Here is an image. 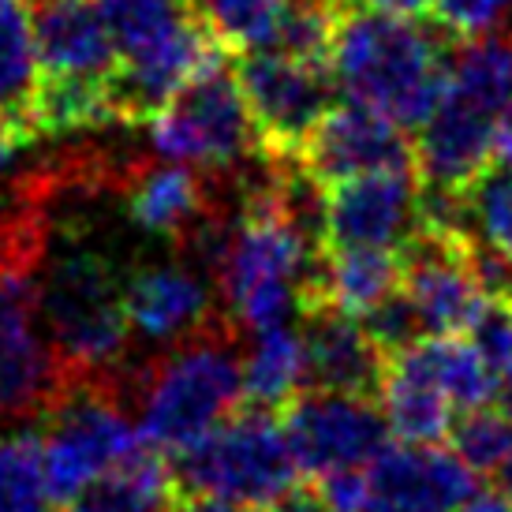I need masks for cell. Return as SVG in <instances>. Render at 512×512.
Returning a JSON list of instances; mask_svg holds the SVG:
<instances>
[{
    "label": "cell",
    "instance_id": "cell-23",
    "mask_svg": "<svg viewBox=\"0 0 512 512\" xmlns=\"http://www.w3.org/2000/svg\"><path fill=\"white\" fill-rule=\"evenodd\" d=\"M378 408L385 415V427L397 441L415 445H438L456 427V404L438 385H430L423 374L404 367L400 359L385 356L382 382H378Z\"/></svg>",
    "mask_w": 512,
    "mask_h": 512
},
{
    "label": "cell",
    "instance_id": "cell-15",
    "mask_svg": "<svg viewBox=\"0 0 512 512\" xmlns=\"http://www.w3.org/2000/svg\"><path fill=\"white\" fill-rule=\"evenodd\" d=\"M498 124L501 113L464 94L441 90L434 113L415 128V172L423 187L468 195L494 165Z\"/></svg>",
    "mask_w": 512,
    "mask_h": 512
},
{
    "label": "cell",
    "instance_id": "cell-16",
    "mask_svg": "<svg viewBox=\"0 0 512 512\" xmlns=\"http://www.w3.org/2000/svg\"><path fill=\"white\" fill-rule=\"evenodd\" d=\"M367 512H460V505L479 490L475 471L456 456V449L397 441L367 468Z\"/></svg>",
    "mask_w": 512,
    "mask_h": 512
},
{
    "label": "cell",
    "instance_id": "cell-28",
    "mask_svg": "<svg viewBox=\"0 0 512 512\" xmlns=\"http://www.w3.org/2000/svg\"><path fill=\"white\" fill-rule=\"evenodd\" d=\"M453 449L475 475H498L512 460V412L483 404L453 427Z\"/></svg>",
    "mask_w": 512,
    "mask_h": 512
},
{
    "label": "cell",
    "instance_id": "cell-19",
    "mask_svg": "<svg viewBox=\"0 0 512 512\" xmlns=\"http://www.w3.org/2000/svg\"><path fill=\"white\" fill-rule=\"evenodd\" d=\"M307 314H311V322L303 329V337H307V367H311L314 389L378 393L385 352L367 333V326L359 318L337 314L329 307H314Z\"/></svg>",
    "mask_w": 512,
    "mask_h": 512
},
{
    "label": "cell",
    "instance_id": "cell-25",
    "mask_svg": "<svg viewBox=\"0 0 512 512\" xmlns=\"http://www.w3.org/2000/svg\"><path fill=\"white\" fill-rule=\"evenodd\" d=\"M38 90L34 8L30 0H0V113L30 116Z\"/></svg>",
    "mask_w": 512,
    "mask_h": 512
},
{
    "label": "cell",
    "instance_id": "cell-9",
    "mask_svg": "<svg viewBox=\"0 0 512 512\" xmlns=\"http://www.w3.org/2000/svg\"><path fill=\"white\" fill-rule=\"evenodd\" d=\"M146 135L157 157L206 172L236 169L258 146L243 86L225 64L202 72L176 98L165 101L146 120Z\"/></svg>",
    "mask_w": 512,
    "mask_h": 512
},
{
    "label": "cell",
    "instance_id": "cell-5",
    "mask_svg": "<svg viewBox=\"0 0 512 512\" xmlns=\"http://www.w3.org/2000/svg\"><path fill=\"white\" fill-rule=\"evenodd\" d=\"M243 404V356L225 329L172 344L139 374V434L161 453H184Z\"/></svg>",
    "mask_w": 512,
    "mask_h": 512
},
{
    "label": "cell",
    "instance_id": "cell-27",
    "mask_svg": "<svg viewBox=\"0 0 512 512\" xmlns=\"http://www.w3.org/2000/svg\"><path fill=\"white\" fill-rule=\"evenodd\" d=\"M191 8L228 53H255L273 45L288 0H191Z\"/></svg>",
    "mask_w": 512,
    "mask_h": 512
},
{
    "label": "cell",
    "instance_id": "cell-6",
    "mask_svg": "<svg viewBox=\"0 0 512 512\" xmlns=\"http://www.w3.org/2000/svg\"><path fill=\"white\" fill-rule=\"evenodd\" d=\"M38 251L27 228H0V419L12 423L49 415L72 385L38 303Z\"/></svg>",
    "mask_w": 512,
    "mask_h": 512
},
{
    "label": "cell",
    "instance_id": "cell-2",
    "mask_svg": "<svg viewBox=\"0 0 512 512\" xmlns=\"http://www.w3.org/2000/svg\"><path fill=\"white\" fill-rule=\"evenodd\" d=\"M449 60L438 34L419 27L415 15L378 12L367 4L341 12L329 45V75L344 98L367 101L404 128H419L434 113Z\"/></svg>",
    "mask_w": 512,
    "mask_h": 512
},
{
    "label": "cell",
    "instance_id": "cell-39",
    "mask_svg": "<svg viewBox=\"0 0 512 512\" xmlns=\"http://www.w3.org/2000/svg\"><path fill=\"white\" fill-rule=\"evenodd\" d=\"M509 412H512V408H509Z\"/></svg>",
    "mask_w": 512,
    "mask_h": 512
},
{
    "label": "cell",
    "instance_id": "cell-36",
    "mask_svg": "<svg viewBox=\"0 0 512 512\" xmlns=\"http://www.w3.org/2000/svg\"><path fill=\"white\" fill-rule=\"evenodd\" d=\"M494 161H498L501 169H512V101H509V109L501 113L498 146H494Z\"/></svg>",
    "mask_w": 512,
    "mask_h": 512
},
{
    "label": "cell",
    "instance_id": "cell-13",
    "mask_svg": "<svg viewBox=\"0 0 512 512\" xmlns=\"http://www.w3.org/2000/svg\"><path fill=\"white\" fill-rule=\"evenodd\" d=\"M285 434L303 475H329L344 468H367L385 445V415L367 393L303 389L285 404Z\"/></svg>",
    "mask_w": 512,
    "mask_h": 512
},
{
    "label": "cell",
    "instance_id": "cell-18",
    "mask_svg": "<svg viewBox=\"0 0 512 512\" xmlns=\"http://www.w3.org/2000/svg\"><path fill=\"white\" fill-rule=\"evenodd\" d=\"M131 333L154 344H180L214 326V288L187 262H150L124 285Z\"/></svg>",
    "mask_w": 512,
    "mask_h": 512
},
{
    "label": "cell",
    "instance_id": "cell-1",
    "mask_svg": "<svg viewBox=\"0 0 512 512\" xmlns=\"http://www.w3.org/2000/svg\"><path fill=\"white\" fill-rule=\"evenodd\" d=\"M307 172L277 176L258 184L236 221L228 225L225 251L214 266L217 292L225 299L228 318L240 329H270L292 322L299 311L318 303V270L322 255L318 217L303 214L299 191Z\"/></svg>",
    "mask_w": 512,
    "mask_h": 512
},
{
    "label": "cell",
    "instance_id": "cell-8",
    "mask_svg": "<svg viewBox=\"0 0 512 512\" xmlns=\"http://www.w3.org/2000/svg\"><path fill=\"white\" fill-rule=\"evenodd\" d=\"M38 438L53 494L60 505H72L105 483L143 434L113 393V378H75L49 408Z\"/></svg>",
    "mask_w": 512,
    "mask_h": 512
},
{
    "label": "cell",
    "instance_id": "cell-7",
    "mask_svg": "<svg viewBox=\"0 0 512 512\" xmlns=\"http://www.w3.org/2000/svg\"><path fill=\"white\" fill-rule=\"evenodd\" d=\"M299 475L303 471L292 456L285 423L255 404L228 415L206 438L176 453V479L184 494H210L273 512L299 490Z\"/></svg>",
    "mask_w": 512,
    "mask_h": 512
},
{
    "label": "cell",
    "instance_id": "cell-22",
    "mask_svg": "<svg viewBox=\"0 0 512 512\" xmlns=\"http://www.w3.org/2000/svg\"><path fill=\"white\" fill-rule=\"evenodd\" d=\"M404 281L400 247H329L318 270V303L348 318H367L393 299Z\"/></svg>",
    "mask_w": 512,
    "mask_h": 512
},
{
    "label": "cell",
    "instance_id": "cell-31",
    "mask_svg": "<svg viewBox=\"0 0 512 512\" xmlns=\"http://www.w3.org/2000/svg\"><path fill=\"white\" fill-rule=\"evenodd\" d=\"M479 344L486 348V356H490V363L498 370L501 385L512 389V303L509 311L501 303L490 311V318L479 326Z\"/></svg>",
    "mask_w": 512,
    "mask_h": 512
},
{
    "label": "cell",
    "instance_id": "cell-3",
    "mask_svg": "<svg viewBox=\"0 0 512 512\" xmlns=\"http://www.w3.org/2000/svg\"><path fill=\"white\" fill-rule=\"evenodd\" d=\"M98 8L120 53L116 113L128 124H146L187 83L225 60V45L187 0H98Z\"/></svg>",
    "mask_w": 512,
    "mask_h": 512
},
{
    "label": "cell",
    "instance_id": "cell-30",
    "mask_svg": "<svg viewBox=\"0 0 512 512\" xmlns=\"http://www.w3.org/2000/svg\"><path fill=\"white\" fill-rule=\"evenodd\" d=\"M318 512H367V471L344 468L318 475L311 483Z\"/></svg>",
    "mask_w": 512,
    "mask_h": 512
},
{
    "label": "cell",
    "instance_id": "cell-21",
    "mask_svg": "<svg viewBox=\"0 0 512 512\" xmlns=\"http://www.w3.org/2000/svg\"><path fill=\"white\" fill-rule=\"evenodd\" d=\"M128 221L146 236L184 240L206 217V184L184 161H161L135 169L124 184Z\"/></svg>",
    "mask_w": 512,
    "mask_h": 512
},
{
    "label": "cell",
    "instance_id": "cell-11",
    "mask_svg": "<svg viewBox=\"0 0 512 512\" xmlns=\"http://www.w3.org/2000/svg\"><path fill=\"white\" fill-rule=\"evenodd\" d=\"M404 281L415 322L427 333H479L498 307L471 266V243L464 232H430L404 243Z\"/></svg>",
    "mask_w": 512,
    "mask_h": 512
},
{
    "label": "cell",
    "instance_id": "cell-38",
    "mask_svg": "<svg viewBox=\"0 0 512 512\" xmlns=\"http://www.w3.org/2000/svg\"><path fill=\"white\" fill-rule=\"evenodd\" d=\"M498 490H501V494H505V498H509L512 501V460H509V464H505V468H501L498 471Z\"/></svg>",
    "mask_w": 512,
    "mask_h": 512
},
{
    "label": "cell",
    "instance_id": "cell-34",
    "mask_svg": "<svg viewBox=\"0 0 512 512\" xmlns=\"http://www.w3.org/2000/svg\"><path fill=\"white\" fill-rule=\"evenodd\" d=\"M64 512H135V509H128V505H124L120 498H113L109 490H101V486H94L90 494H83V498H75Z\"/></svg>",
    "mask_w": 512,
    "mask_h": 512
},
{
    "label": "cell",
    "instance_id": "cell-17",
    "mask_svg": "<svg viewBox=\"0 0 512 512\" xmlns=\"http://www.w3.org/2000/svg\"><path fill=\"white\" fill-rule=\"evenodd\" d=\"M34 49H38V79L116 90L120 53L101 19L98 0H38Z\"/></svg>",
    "mask_w": 512,
    "mask_h": 512
},
{
    "label": "cell",
    "instance_id": "cell-12",
    "mask_svg": "<svg viewBox=\"0 0 512 512\" xmlns=\"http://www.w3.org/2000/svg\"><path fill=\"white\" fill-rule=\"evenodd\" d=\"M423 228L415 165L363 172L322 187V247H404Z\"/></svg>",
    "mask_w": 512,
    "mask_h": 512
},
{
    "label": "cell",
    "instance_id": "cell-26",
    "mask_svg": "<svg viewBox=\"0 0 512 512\" xmlns=\"http://www.w3.org/2000/svg\"><path fill=\"white\" fill-rule=\"evenodd\" d=\"M0 512H60L42 460V438L19 430L0 438Z\"/></svg>",
    "mask_w": 512,
    "mask_h": 512
},
{
    "label": "cell",
    "instance_id": "cell-29",
    "mask_svg": "<svg viewBox=\"0 0 512 512\" xmlns=\"http://www.w3.org/2000/svg\"><path fill=\"white\" fill-rule=\"evenodd\" d=\"M464 225L475 228L483 247L512 258V169L486 172L464 199Z\"/></svg>",
    "mask_w": 512,
    "mask_h": 512
},
{
    "label": "cell",
    "instance_id": "cell-35",
    "mask_svg": "<svg viewBox=\"0 0 512 512\" xmlns=\"http://www.w3.org/2000/svg\"><path fill=\"white\" fill-rule=\"evenodd\" d=\"M460 512H512V501L501 494V490H475Z\"/></svg>",
    "mask_w": 512,
    "mask_h": 512
},
{
    "label": "cell",
    "instance_id": "cell-24",
    "mask_svg": "<svg viewBox=\"0 0 512 512\" xmlns=\"http://www.w3.org/2000/svg\"><path fill=\"white\" fill-rule=\"evenodd\" d=\"M307 385V337L292 329V322L258 329L243 352V400L255 408H285Z\"/></svg>",
    "mask_w": 512,
    "mask_h": 512
},
{
    "label": "cell",
    "instance_id": "cell-14",
    "mask_svg": "<svg viewBox=\"0 0 512 512\" xmlns=\"http://www.w3.org/2000/svg\"><path fill=\"white\" fill-rule=\"evenodd\" d=\"M404 131L408 128L397 124L389 113L374 109L367 101L348 98L341 105H329L326 116L307 135L296 161L322 187L348 180V176H363V172L415 165Z\"/></svg>",
    "mask_w": 512,
    "mask_h": 512
},
{
    "label": "cell",
    "instance_id": "cell-32",
    "mask_svg": "<svg viewBox=\"0 0 512 512\" xmlns=\"http://www.w3.org/2000/svg\"><path fill=\"white\" fill-rule=\"evenodd\" d=\"M34 135H38V128H34L30 116L0 113V176L12 169L15 157L27 150Z\"/></svg>",
    "mask_w": 512,
    "mask_h": 512
},
{
    "label": "cell",
    "instance_id": "cell-10",
    "mask_svg": "<svg viewBox=\"0 0 512 512\" xmlns=\"http://www.w3.org/2000/svg\"><path fill=\"white\" fill-rule=\"evenodd\" d=\"M236 79L255 120L258 150L270 157H292L303 150L314 124L333 105V75L326 60H303L285 49L240 53Z\"/></svg>",
    "mask_w": 512,
    "mask_h": 512
},
{
    "label": "cell",
    "instance_id": "cell-20",
    "mask_svg": "<svg viewBox=\"0 0 512 512\" xmlns=\"http://www.w3.org/2000/svg\"><path fill=\"white\" fill-rule=\"evenodd\" d=\"M389 356L400 359L404 367H412L415 374H423L430 385H438L456 404V412H471V408H483V404L498 400V370H494L483 344L468 341V333H427V337L404 344Z\"/></svg>",
    "mask_w": 512,
    "mask_h": 512
},
{
    "label": "cell",
    "instance_id": "cell-37",
    "mask_svg": "<svg viewBox=\"0 0 512 512\" xmlns=\"http://www.w3.org/2000/svg\"><path fill=\"white\" fill-rule=\"evenodd\" d=\"M367 8H378V12H393V15H419L430 12V0H359Z\"/></svg>",
    "mask_w": 512,
    "mask_h": 512
},
{
    "label": "cell",
    "instance_id": "cell-33",
    "mask_svg": "<svg viewBox=\"0 0 512 512\" xmlns=\"http://www.w3.org/2000/svg\"><path fill=\"white\" fill-rule=\"evenodd\" d=\"M165 512H273V509H258V505H243V501H225V498H210V494H176Z\"/></svg>",
    "mask_w": 512,
    "mask_h": 512
},
{
    "label": "cell",
    "instance_id": "cell-4",
    "mask_svg": "<svg viewBox=\"0 0 512 512\" xmlns=\"http://www.w3.org/2000/svg\"><path fill=\"white\" fill-rule=\"evenodd\" d=\"M124 277L101 247L68 243L38 281V303L60 363L75 378H113L128 359L131 322Z\"/></svg>",
    "mask_w": 512,
    "mask_h": 512
}]
</instances>
